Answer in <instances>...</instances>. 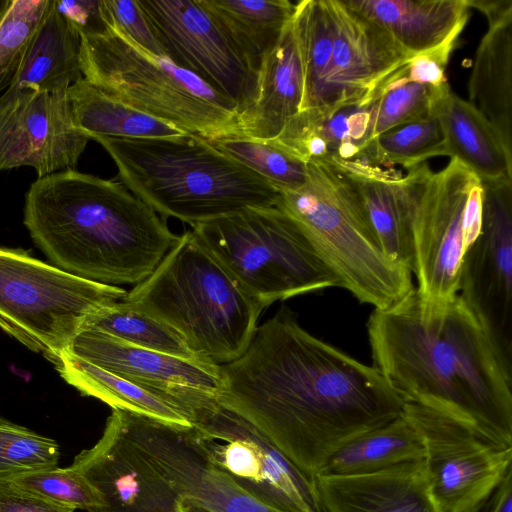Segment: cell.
<instances>
[{
    "label": "cell",
    "mask_w": 512,
    "mask_h": 512,
    "mask_svg": "<svg viewBox=\"0 0 512 512\" xmlns=\"http://www.w3.org/2000/svg\"><path fill=\"white\" fill-rule=\"evenodd\" d=\"M220 375L219 402L311 478L341 445L394 420L405 404L376 367L307 332L287 307L256 327Z\"/></svg>",
    "instance_id": "1"
},
{
    "label": "cell",
    "mask_w": 512,
    "mask_h": 512,
    "mask_svg": "<svg viewBox=\"0 0 512 512\" xmlns=\"http://www.w3.org/2000/svg\"><path fill=\"white\" fill-rule=\"evenodd\" d=\"M367 332L373 366L404 403L443 410L512 445V375L458 294L425 311L414 290L374 309Z\"/></svg>",
    "instance_id": "2"
},
{
    "label": "cell",
    "mask_w": 512,
    "mask_h": 512,
    "mask_svg": "<svg viewBox=\"0 0 512 512\" xmlns=\"http://www.w3.org/2000/svg\"><path fill=\"white\" fill-rule=\"evenodd\" d=\"M24 225L51 264L109 285L143 281L179 238L120 181L75 169L30 185Z\"/></svg>",
    "instance_id": "3"
},
{
    "label": "cell",
    "mask_w": 512,
    "mask_h": 512,
    "mask_svg": "<svg viewBox=\"0 0 512 512\" xmlns=\"http://www.w3.org/2000/svg\"><path fill=\"white\" fill-rule=\"evenodd\" d=\"M93 140L114 161L120 182L162 218L193 227L247 207L273 206L279 197L268 181L199 135Z\"/></svg>",
    "instance_id": "4"
},
{
    "label": "cell",
    "mask_w": 512,
    "mask_h": 512,
    "mask_svg": "<svg viewBox=\"0 0 512 512\" xmlns=\"http://www.w3.org/2000/svg\"><path fill=\"white\" fill-rule=\"evenodd\" d=\"M124 302L175 330L201 359L223 365L249 346L264 307L190 231Z\"/></svg>",
    "instance_id": "5"
},
{
    "label": "cell",
    "mask_w": 512,
    "mask_h": 512,
    "mask_svg": "<svg viewBox=\"0 0 512 512\" xmlns=\"http://www.w3.org/2000/svg\"><path fill=\"white\" fill-rule=\"evenodd\" d=\"M303 227L341 287L361 303L386 309L415 287L411 270L391 260L371 230L356 193L334 163L307 162V180L276 202Z\"/></svg>",
    "instance_id": "6"
},
{
    "label": "cell",
    "mask_w": 512,
    "mask_h": 512,
    "mask_svg": "<svg viewBox=\"0 0 512 512\" xmlns=\"http://www.w3.org/2000/svg\"><path fill=\"white\" fill-rule=\"evenodd\" d=\"M80 38L83 78L107 95L184 133L238 136L237 105L196 75L109 28Z\"/></svg>",
    "instance_id": "7"
},
{
    "label": "cell",
    "mask_w": 512,
    "mask_h": 512,
    "mask_svg": "<svg viewBox=\"0 0 512 512\" xmlns=\"http://www.w3.org/2000/svg\"><path fill=\"white\" fill-rule=\"evenodd\" d=\"M192 232L264 308L341 287L301 224L277 203L199 223Z\"/></svg>",
    "instance_id": "8"
},
{
    "label": "cell",
    "mask_w": 512,
    "mask_h": 512,
    "mask_svg": "<svg viewBox=\"0 0 512 512\" xmlns=\"http://www.w3.org/2000/svg\"><path fill=\"white\" fill-rule=\"evenodd\" d=\"M126 294L0 246V329L53 365L99 312Z\"/></svg>",
    "instance_id": "9"
},
{
    "label": "cell",
    "mask_w": 512,
    "mask_h": 512,
    "mask_svg": "<svg viewBox=\"0 0 512 512\" xmlns=\"http://www.w3.org/2000/svg\"><path fill=\"white\" fill-rule=\"evenodd\" d=\"M406 174L412 198L415 291L425 311H436L458 294L463 256L481 230L482 184L453 158L438 172L425 162Z\"/></svg>",
    "instance_id": "10"
},
{
    "label": "cell",
    "mask_w": 512,
    "mask_h": 512,
    "mask_svg": "<svg viewBox=\"0 0 512 512\" xmlns=\"http://www.w3.org/2000/svg\"><path fill=\"white\" fill-rule=\"evenodd\" d=\"M194 438L209 461L239 487L278 512H326L315 478L291 462L216 392L191 388L185 397Z\"/></svg>",
    "instance_id": "11"
},
{
    "label": "cell",
    "mask_w": 512,
    "mask_h": 512,
    "mask_svg": "<svg viewBox=\"0 0 512 512\" xmlns=\"http://www.w3.org/2000/svg\"><path fill=\"white\" fill-rule=\"evenodd\" d=\"M422 438L431 496L441 512H478L512 471V445L443 410L405 403Z\"/></svg>",
    "instance_id": "12"
},
{
    "label": "cell",
    "mask_w": 512,
    "mask_h": 512,
    "mask_svg": "<svg viewBox=\"0 0 512 512\" xmlns=\"http://www.w3.org/2000/svg\"><path fill=\"white\" fill-rule=\"evenodd\" d=\"M153 471L174 501L212 512H278L251 496L214 466L197 444L192 426L112 409L108 417Z\"/></svg>",
    "instance_id": "13"
},
{
    "label": "cell",
    "mask_w": 512,
    "mask_h": 512,
    "mask_svg": "<svg viewBox=\"0 0 512 512\" xmlns=\"http://www.w3.org/2000/svg\"><path fill=\"white\" fill-rule=\"evenodd\" d=\"M481 184V230L463 256L458 295L512 375V179Z\"/></svg>",
    "instance_id": "14"
},
{
    "label": "cell",
    "mask_w": 512,
    "mask_h": 512,
    "mask_svg": "<svg viewBox=\"0 0 512 512\" xmlns=\"http://www.w3.org/2000/svg\"><path fill=\"white\" fill-rule=\"evenodd\" d=\"M67 90L10 87L0 97V171L30 166L40 178L76 168L90 139L73 125Z\"/></svg>",
    "instance_id": "15"
},
{
    "label": "cell",
    "mask_w": 512,
    "mask_h": 512,
    "mask_svg": "<svg viewBox=\"0 0 512 512\" xmlns=\"http://www.w3.org/2000/svg\"><path fill=\"white\" fill-rule=\"evenodd\" d=\"M167 58L232 100L249 104L253 75L196 0H137Z\"/></svg>",
    "instance_id": "16"
},
{
    "label": "cell",
    "mask_w": 512,
    "mask_h": 512,
    "mask_svg": "<svg viewBox=\"0 0 512 512\" xmlns=\"http://www.w3.org/2000/svg\"><path fill=\"white\" fill-rule=\"evenodd\" d=\"M326 4L333 25L328 86L335 108L371 104L406 74L414 56L345 0H326Z\"/></svg>",
    "instance_id": "17"
},
{
    "label": "cell",
    "mask_w": 512,
    "mask_h": 512,
    "mask_svg": "<svg viewBox=\"0 0 512 512\" xmlns=\"http://www.w3.org/2000/svg\"><path fill=\"white\" fill-rule=\"evenodd\" d=\"M69 467L100 495L96 512H177L167 484L109 419L97 443Z\"/></svg>",
    "instance_id": "18"
},
{
    "label": "cell",
    "mask_w": 512,
    "mask_h": 512,
    "mask_svg": "<svg viewBox=\"0 0 512 512\" xmlns=\"http://www.w3.org/2000/svg\"><path fill=\"white\" fill-rule=\"evenodd\" d=\"M71 352L142 386L187 385L217 393L221 385L220 365L140 348L94 329L82 331L74 340Z\"/></svg>",
    "instance_id": "19"
},
{
    "label": "cell",
    "mask_w": 512,
    "mask_h": 512,
    "mask_svg": "<svg viewBox=\"0 0 512 512\" xmlns=\"http://www.w3.org/2000/svg\"><path fill=\"white\" fill-rule=\"evenodd\" d=\"M357 195L364 216L384 253L412 272V198L407 174L361 160L327 157Z\"/></svg>",
    "instance_id": "20"
},
{
    "label": "cell",
    "mask_w": 512,
    "mask_h": 512,
    "mask_svg": "<svg viewBox=\"0 0 512 512\" xmlns=\"http://www.w3.org/2000/svg\"><path fill=\"white\" fill-rule=\"evenodd\" d=\"M295 15V14H294ZM303 73L294 16L256 72L252 98L237 117L238 136L272 140L300 112Z\"/></svg>",
    "instance_id": "21"
},
{
    "label": "cell",
    "mask_w": 512,
    "mask_h": 512,
    "mask_svg": "<svg viewBox=\"0 0 512 512\" xmlns=\"http://www.w3.org/2000/svg\"><path fill=\"white\" fill-rule=\"evenodd\" d=\"M315 480L326 512H441L429 491L424 459Z\"/></svg>",
    "instance_id": "22"
},
{
    "label": "cell",
    "mask_w": 512,
    "mask_h": 512,
    "mask_svg": "<svg viewBox=\"0 0 512 512\" xmlns=\"http://www.w3.org/2000/svg\"><path fill=\"white\" fill-rule=\"evenodd\" d=\"M415 56L456 43L470 17L467 0H345Z\"/></svg>",
    "instance_id": "23"
},
{
    "label": "cell",
    "mask_w": 512,
    "mask_h": 512,
    "mask_svg": "<svg viewBox=\"0 0 512 512\" xmlns=\"http://www.w3.org/2000/svg\"><path fill=\"white\" fill-rule=\"evenodd\" d=\"M431 113L440 123L446 156L458 160L481 182L512 179V152L492 124L449 83L438 89Z\"/></svg>",
    "instance_id": "24"
},
{
    "label": "cell",
    "mask_w": 512,
    "mask_h": 512,
    "mask_svg": "<svg viewBox=\"0 0 512 512\" xmlns=\"http://www.w3.org/2000/svg\"><path fill=\"white\" fill-rule=\"evenodd\" d=\"M468 82L469 102L512 152V10L489 18Z\"/></svg>",
    "instance_id": "25"
},
{
    "label": "cell",
    "mask_w": 512,
    "mask_h": 512,
    "mask_svg": "<svg viewBox=\"0 0 512 512\" xmlns=\"http://www.w3.org/2000/svg\"><path fill=\"white\" fill-rule=\"evenodd\" d=\"M196 1L253 75L296 12V3L288 0Z\"/></svg>",
    "instance_id": "26"
},
{
    "label": "cell",
    "mask_w": 512,
    "mask_h": 512,
    "mask_svg": "<svg viewBox=\"0 0 512 512\" xmlns=\"http://www.w3.org/2000/svg\"><path fill=\"white\" fill-rule=\"evenodd\" d=\"M79 32L57 9L54 0L31 43L13 88L54 91L83 79ZM10 88V87H9Z\"/></svg>",
    "instance_id": "27"
},
{
    "label": "cell",
    "mask_w": 512,
    "mask_h": 512,
    "mask_svg": "<svg viewBox=\"0 0 512 512\" xmlns=\"http://www.w3.org/2000/svg\"><path fill=\"white\" fill-rule=\"evenodd\" d=\"M425 458L421 436L403 414L362 433L335 450L317 476H352L374 473Z\"/></svg>",
    "instance_id": "28"
},
{
    "label": "cell",
    "mask_w": 512,
    "mask_h": 512,
    "mask_svg": "<svg viewBox=\"0 0 512 512\" xmlns=\"http://www.w3.org/2000/svg\"><path fill=\"white\" fill-rule=\"evenodd\" d=\"M67 94L73 125L89 139H144L184 134L176 127L112 98L84 78L70 85Z\"/></svg>",
    "instance_id": "29"
},
{
    "label": "cell",
    "mask_w": 512,
    "mask_h": 512,
    "mask_svg": "<svg viewBox=\"0 0 512 512\" xmlns=\"http://www.w3.org/2000/svg\"><path fill=\"white\" fill-rule=\"evenodd\" d=\"M68 384L86 396L97 398L112 409L143 414L164 422L191 427L187 415L151 390L117 376L72 353L54 365Z\"/></svg>",
    "instance_id": "30"
},
{
    "label": "cell",
    "mask_w": 512,
    "mask_h": 512,
    "mask_svg": "<svg viewBox=\"0 0 512 512\" xmlns=\"http://www.w3.org/2000/svg\"><path fill=\"white\" fill-rule=\"evenodd\" d=\"M303 73L300 112L326 118L337 110L328 86L333 25L326 0H302L294 15Z\"/></svg>",
    "instance_id": "31"
},
{
    "label": "cell",
    "mask_w": 512,
    "mask_h": 512,
    "mask_svg": "<svg viewBox=\"0 0 512 512\" xmlns=\"http://www.w3.org/2000/svg\"><path fill=\"white\" fill-rule=\"evenodd\" d=\"M86 329H94L128 344L162 354L203 360L175 330L123 300L99 312Z\"/></svg>",
    "instance_id": "32"
},
{
    "label": "cell",
    "mask_w": 512,
    "mask_h": 512,
    "mask_svg": "<svg viewBox=\"0 0 512 512\" xmlns=\"http://www.w3.org/2000/svg\"><path fill=\"white\" fill-rule=\"evenodd\" d=\"M437 156H446L444 138L439 121L430 116L377 136L358 160L376 166L399 165L409 170Z\"/></svg>",
    "instance_id": "33"
},
{
    "label": "cell",
    "mask_w": 512,
    "mask_h": 512,
    "mask_svg": "<svg viewBox=\"0 0 512 512\" xmlns=\"http://www.w3.org/2000/svg\"><path fill=\"white\" fill-rule=\"evenodd\" d=\"M218 150L246 166L279 192L294 191L307 180V163L273 140L230 136L210 140Z\"/></svg>",
    "instance_id": "34"
},
{
    "label": "cell",
    "mask_w": 512,
    "mask_h": 512,
    "mask_svg": "<svg viewBox=\"0 0 512 512\" xmlns=\"http://www.w3.org/2000/svg\"><path fill=\"white\" fill-rule=\"evenodd\" d=\"M0 483L73 510L96 512L101 506L95 488L70 467L30 471L0 479Z\"/></svg>",
    "instance_id": "35"
},
{
    "label": "cell",
    "mask_w": 512,
    "mask_h": 512,
    "mask_svg": "<svg viewBox=\"0 0 512 512\" xmlns=\"http://www.w3.org/2000/svg\"><path fill=\"white\" fill-rule=\"evenodd\" d=\"M50 0H12L0 22V91L16 81Z\"/></svg>",
    "instance_id": "36"
},
{
    "label": "cell",
    "mask_w": 512,
    "mask_h": 512,
    "mask_svg": "<svg viewBox=\"0 0 512 512\" xmlns=\"http://www.w3.org/2000/svg\"><path fill=\"white\" fill-rule=\"evenodd\" d=\"M406 74L372 102L369 143L392 128L432 116L433 102L441 86L409 81Z\"/></svg>",
    "instance_id": "37"
},
{
    "label": "cell",
    "mask_w": 512,
    "mask_h": 512,
    "mask_svg": "<svg viewBox=\"0 0 512 512\" xmlns=\"http://www.w3.org/2000/svg\"><path fill=\"white\" fill-rule=\"evenodd\" d=\"M59 458L54 439L0 417V479L57 467Z\"/></svg>",
    "instance_id": "38"
},
{
    "label": "cell",
    "mask_w": 512,
    "mask_h": 512,
    "mask_svg": "<svg viewBox=\"0 0 512 512\" xmlns=\"http://www.w3.org/2000/svg\"><path fill=\"white\" fill-rule=\"evenodd\" d=\"M99 6L106 28L153 57L167 58L137 0H100Z\"/></svg>",
    "instance_id": "39"
},
{
    "label": "cell",
    "mask_w": 512,
    "mask_h": 512,
    "mask_svg": "<svg viewBox=\"0 0 512 512\" xmlns=\"http://www.w3.org/2000/svg\"><path fill=\"white\" fill-rule=\"evenodd\" d=\"M456 43L415 55L408 63L407 80L440 87L446 84L445 69Z\"/></svg>",
    "instance_id": "40"
},
{
    "label": "cell",
    "mask_w": 512,
    "mask_h": 512,
    "mask_svg": "<svg viewBox=\"0 0 512 512\" xmlns=\"http://www.w3.org/2000/svg\"><path fill=\"white\" fill-rule=\"evenodd\" d=\"M55 1L57 9L81 33H98L106 29L100 12V0Z\"/></svg>",
    "instance_id": "41"
},
{
    "label": "cell",
    "mask_w": 512,
    "mask_h": 512,
    "mask_svg": "<svg viewBox=\"0 0 512 512\" xmlns=\"http://www.w3.org/2000/svg\"><path fill=\"white\" fill-rule=\"evenodd\" d=\"M0 512H74V510L0 483Z\"/></svg>",
    "instance_id": "42"
},
{
    "label": "cell",
    "mask_w": 512,
    "mask_h": 512,
    "mask_svg": "<svg viewBox=\"0 0 512 512\" xmlns=\"http://www.w3.org/2000/svg\"><path fill=\"white\" fill-rule=\"evenodd\" d=\"M489 512H512V471H510L492 495Z\"/></svg>",
    "instance_id": "43"
},
{
    "label": "cell",
    "mask_w": 512,
    "mask_h": 512,
    "mask_svg": "<svg viewBox=\"0 0 512 512\" xmlns=\"http://www.w3.org/2000/svg\"><path fill=\"white\" fill-rule=\"evenodd\" d=\"M175 509L177 512H212L204 507L184 500L176 501Z\"/></svg>",
    "instance_id": "44"
},
{
    "label": "cell",
    "mask_w": 512,
    "mask_h": 512,
    "mask_svg": "<svg viewBox=\"0 0 512 512\" xmlns=\"http://www.w3.org/2000/svg\"><path fill=\"white\" fill-rule=\"evenodd\" d=\"M12 0H0V22L11 5Z\"/></svg>",
    "instance_id": "45"
}]
</instances>
